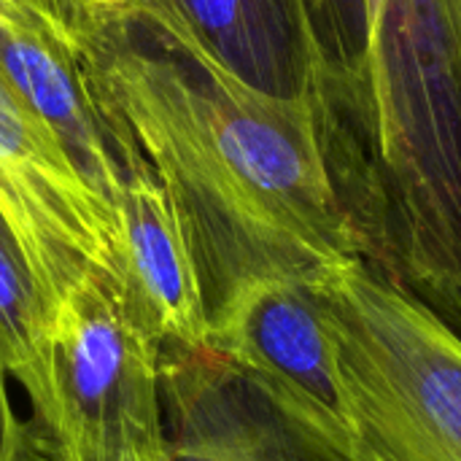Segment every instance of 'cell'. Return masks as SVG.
<instances>
[{
    "label": "cell",
    "instance_id": "1",
    "mask_svg": "<svg viewBox=\"0 0 461 461\" xmlns=\"http://www.w3.org/2000/svg\"><path fill=\"white\" fill-rule=\"evenodd\" d=\"M127 176L143 165L186 240L208 330L262 281L316 284L357 259L332 178L330 103L254 89L197 43L132 30L81 62Z\"/></svg>",
    "mask_w": 461,
    "mask_h": 461
},
{
    "label": "cell",
    "instance_id": "2",
    "mask_svg": "<svg viewBox=\"0 0 461 461\" xmlns=\"http://www.w3.org/2000/svg\"><path fill=\"white\" fill-rule=\"evenodd\" d=\"M335 165L354 254L461 338V0H386Z\"/></svg>",
    "mask_w": 461,
    "mask_h": 461
},
{
    "label": "cell",
    "instance_id": "3",
    "mask_svg": "<svg viewBox=\"0 0 461 461\" xmlns=\"http://www.w3.org/2000/svg\"><path fill=\"white\" fill-rule=\"evenodd\" d=\"M313 292L367 456L461 461L459 335L359 259Z\"/></svg>",
    "mask_w": 461,
    "mask_h": 461
},
{
    "label": "cell",
    "instance_id": "4",
    "mask_svg": "<svg viewBox=\"0 0 461 461\" xmlns=\"http://www.w3.org/2000/svg\"><path fill=\"white\" fill-rule=\"evenodd\" d=\"M49 384L51 413L27 438L30 461H170L159 343L105 267H89L57 305Z\"/></svg>",
    "mask_w": 461,
    "mask_h": 461
},
{
    "label": "cell",
    "instance_id": "5",
    "mask_svg": "<svg viewBox=\"0 0 461 461\" xmlns=\"http://www.w3.org/2000/svg\"><path fill=\"white\" fill-rule=\"evenodd\" d=\"M208 346L259 392L311 459L370 461L313 284L262 281L243 289L208 330Z\"/></svg>",
    "mask_w": 461,
    "mask_h": 461
},
{
    "label": "cell",
    "instance_id": "6",
    "mask_svg": "<svg viewBox=\"0 0 461 461\" xmlns=\"http://www.w3.org/2000/svg\"><path fill=\"white\" fill-rule=\"evenodd\" d=\"M0 213L59 305L89 270L122 284L119 213L78 170L0 62Z\"/></svg>",
    "mask_w": 461,
    "mask_h": 461
},
{
    "label": "cell",
    "instance_id": "7",
    "mask_svg": "<svg viewBox=\"0 0 461 461\" xmlns=\"http://www.w3.org/2000/svg\"><path fill=\"white\" fill-rule=\"evenodd\" d=\"M122 289L132 319L159 343L208 346V319L194 265L165 189L143 162L116 194Z\"/></svg>",
    "mask_w": 461,
    "mask_h": 461
},
{
    "label": "cell",
    "instance_id": "8",
    "mask_svg": "<svg viewBox=\"0 0 461 461\" xmlns=\"http://www.w3.org/2000/svg\"><path fill=\"white\" fill-rule=\"evenodd\" d=\"M192 27L240 81L284 100L327 103L300 0H181Z\"/></svg>",
    "mask_w": 461,
    "mask_h": 461
},
{
    "label": "cell",
    "instance_id": "9",
    "mask_svg": "<svg viewBox=\"0 0 461 461\" xmlns=\"http://www.w3.org/2000/svg\"><path fill=\"white\" fill-rule=\"evenodd\" d=\"M0 62L30 105L57 132L84 178L116 205L127 167L113 146L108 122L89 95L78 59L35 38L0 30Z\"/></svg>",
    "mask_w": 461,
    "mask_h": 461
},
{
    "label": "cell",
    "instance_id": "10",
    "mask_svg": "<svg viewBox=\"0 0 461 461\" xmlns=\"http://www.w3.org/2000/svg\"><path fill=\"white\" fill-rule=\"evenodd\" d=\"M54 319L57 303L0 213V367L22 384L30 400L27 438L38 435L51 413L49 354Z\"/></svg>",
    "mask_w": 461,
    "mask_h": 461
},
{
    "label": "cell",
    "instance_id": "11",
    "mask_svg": "<svg viewBox=\"0 0 461 461\" xmlns=\"http://www.w3.org/2000/svg\"><path fill=\"white\" fill-rule=\"evenodd\" d=\"M51 49L84 59L95 49L143 30L173 51L203 43L181 0H14Z\"/></svg>",
    "mask_w": 461,
    "mask_h": 461
},
{
    "label": "cell",
    "instance_id": "12",
    "mask_svg": "<svg viewBox=\"0 0 461 461\" xmlns=\"http://www.w3.org/2000/svg\"><path fill=\"white\" fill-rule=\"evenodd\" d=\"M300 8L319 59L324 97L346 127H357L365 113L373 51L367 0H300Z\"/></svg>",
    "mask_w": 461,
    "mask_h": 461
},
{
    "label": "cell",
    "instance_id": "13",
    "mask_svg": "<svg viewBox=\"0 0 461 461\" xmlns=\"http://www.w3.org/2000/svg\"><path fill=\"white\" fill-rule=\"evenodd\" d=\"M0 461H30L27 446V424L19 421L11 397H8V375L0 367Z\"/></svg>",
    "mask_w": 461,
    "mask_h": 461
},
{
    "label": "cell",
    "instance_id": "14",
    "mask_svg": "<svg viewBox=\"0 0 461 461\" xmlns=\"http://www.w3.org/2000/svg\"><path fill=\"white\" fill-rule=\"evenodd\" d=\"M384 3H386V0H367V8H370V19H373V30H375V19H378V14H381Z\"/></svg>",
    "mask_w": 461,
    "mask_h": 461
},
{
    "label": "cell",
    "instance_id": "15",
    "mask_svg": "<svg viewBox=\"0 0 461 461\" xmlns=\"http://www.w3.org/2000/svg\"><path fill=\"white\" fill-rule=\"evenodd\" d=\"M370 461H375V459H373V456H370Z\"/></svg>",
    "mask_w": 461,
    "mask_h": 461
}]
</instances>
